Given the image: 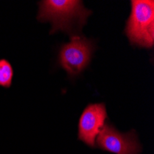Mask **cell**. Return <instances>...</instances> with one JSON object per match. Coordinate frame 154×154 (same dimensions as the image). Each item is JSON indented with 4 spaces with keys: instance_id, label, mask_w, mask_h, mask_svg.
Masks as SVG:
<instances>
[{
    "instance_id": "1",
    "label": "cell",
    "mask_w": 154,
    "mask_h": 154,
    "mask_svg": "<svg viewBox=\"0 0 154 154\" xmlns=\"http://www.w3.org/2000/svg\"><path fill=\"white\" fill-rule=\"evenodd\" d=\"M91 13L79 0H44L39 3L37 20L51 22V34L60 31L74 36L81 32Z\"/></svg>"
},
{
    "instance_id": "2",
    "label": "cell",
    "mask_w": 154,
    "mask_h": 154,
    "mask_svg": "<svg viewBox=\"0 0 154 154\" xmlns=\"http://www.w3.org/2000/svg\"><path fill=\"white\" fill-rule=\"evenodd\" d=\"M132 45L152 48L154 45V1L132 0L125 30Z\"/></svg>"
},
{
    "instance_id": "3",
    "label": "cell",
    "mask_w": 154,
    "mask_h": 154,
    "mask_svg": "<svg viewBox=\"0 0 154 154\" xmlns=\"http://www.w3.org/2000/svg\"><path fill=\"white\" fill-rule=\"evenodd\" d=\"M95 48L92 40L79 34L71 36L69 43L61 45L59 64L69 76L76 77L89 66Z\"/></svg>"
},
{
    "instance_id": "4",
    "label": "cell",
    "mask_w": 154,
    "mask_h": 154,
    "mask_svg": "<svg viewBox=\"0 0 154 154\" xmlns=\"http://www.w3.org/2000/svg\"><path fill=\"white\" fill-rule=\"evenodd\" d=\"M95 145L116 154H139L142 150V146L134 130L121 133L109 123H105L101 129Z\"/></svg>"
},
{
    "instance_id": "5",
    "label": "cell",
    "mask_w": 154,
    "mask_h": 154,
    "mask_svg": "<svg viewBox=\"0 0 154 154\" xmlns=\"http://www.w3.org/2000/svg\"><path fill=\"white\" fill-rule=\"evenodd\" d=\"M107 112L104 103L89 104L79 117V139L86 145L94 148L97 136L105 124Z\"/></svg>"
},
{
    "instance_id": "6",
    "label": "cell",
    "mask_w": 154,
    "mask_h": 154,
    "mask_svg": "<svg viewBox=\"0 0 154 154\" xmlns=\"http://www.w3.org/2000/svg\"><path fill=\"white\" fill-rule=\"evenodd\" d=\"M13 67L7 59H0V86L10 88L13 79Z\"/></svg>"
}]
</instances>
